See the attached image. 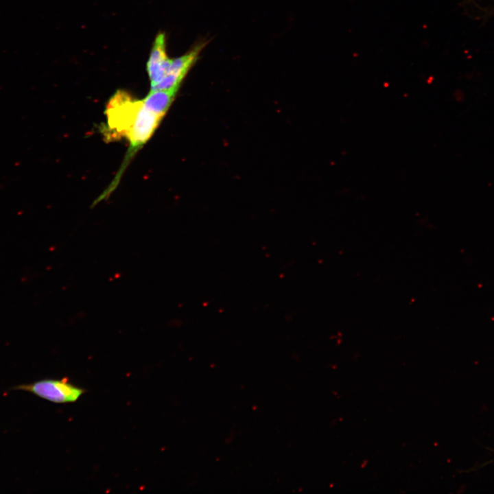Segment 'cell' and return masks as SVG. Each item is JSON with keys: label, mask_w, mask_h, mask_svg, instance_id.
Returning <instances> with one entry per match:
<instances>
[{"label": "cell", "mask_w": 494, "mask_h": 494, "mask_svg": "<svg viewBox=\"0 0 494 494\" xmlns=\"http://www.w3.org/2000/svg\"><path fill=\"white\" fill-rule=\"evenodd\" d=\"M176 92L165 90L150 91L148 95L142 99L145 108L157 115L163 117Z\"/></svg>", "instance_id": "cell-6"}, {"label": "cell", "mask_w": 494, "mask_h": 494, "mask_svg": "<svg viewBox=\"0 0 494 494\" xmlns=\"http://www.w3.org/2000/svg\"><path fill=\"white\" fill-rule=\"evenodd\" d=\"M172 59L166 52L165 36L159 33L156 36L147 62V71L152 89L166 76Z\"/></svg>", "instance_id": "cell-5"}, {"label": "cell", "mask_w": 494, "mask_h": 494, "mask_svg": "<svg viewBox=\"0 0 494 494\" xmlns=\"http://www.w3.org/2000/svg\"><path fill=\"white\" fill-rule=\"evenodd\" d=\"M203 45H200L187 54L172 60L168 73L162 81L150 91L165 90L176 92L183 79L196 60Z\"/></svg>", "instance_id": "cell-4"}, {"label": "cell", "mask_w": 494, "mask_h": 494, "mask_svg": "<svg viewBox=\"0 0 494 494\" xmlns=\"http://www.w3.org/2000/svg\"><path fill=\"white\" fill-rule=\"evenodd\" d=\"M19 388L58 403L75 402L86 392L85 389L69 382L67 378L45 379Z\"/></svg>", "instance_id": "cell-2"}, {"label": "cell", "mask_w": 494, "mask_h": 494, "mask_svg": "<svg viewBox=\"0 0 494 494\" xmlns=\"http://www.w3.org/2000/svg\"><path fill=\"white\" fill-rule=\"evenodd\" d=\"M141 105L138 100L124 91H118L110 99L105 110L107 134L110 138L127 137Z\"/></svg>", "instance_id": "cell-1"}, {"label": "cell", "mask_w": 494, "mask_h": 494, "mask_svg": "<svg viewBox=\"0 0 494 494\" xmlns=\"http://www.w3.org/2000/svg\"><path fill=\"white\" fill-rule=\"evenodd\" d=\"M162 118L145 108L141 99L137 118L126 137L130 144V156L150 138Z\"/></svg>", "instance_id": "cell-3"}]
</instances>
